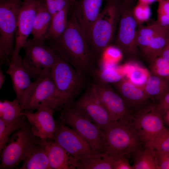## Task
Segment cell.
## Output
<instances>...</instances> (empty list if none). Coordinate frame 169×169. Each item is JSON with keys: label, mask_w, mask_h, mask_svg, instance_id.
<instances>
[{"label": "cell", "mask_w": 169, "mask_h": 169, "mask_svg": "<svg viewBox=\"0 0 169 169\" xmlns=\"http://www.w3.org/2000/svg\"><path fill=\"white\" fill-rule=\"evenodd\" d=\"M61 58L78 71L86 75L95 69L96 59L76 18L72 5L69 11L67 27L57 38L49 41Z\"/></svg>", "instance_id": "6da1fadb"}, {"label": "cell", "mask_w": 169, "mask_h": 169, "mask_svg": "<svg viewBox=\"0 0 169 169\" xmlns=\"http://www.w3.org/2000/svg\"><path fill=\"white\" fill-rule=\"evenodd\" d=\"M105 152L115 156H126L144 144L132 122L114 121L103 131Z\"/></svg>", "instance_id": "7a4b0ae2"}, {"label": "cell", "mask_w": 169, "mask_h": 169, "mask_svg": "<svg viewBox=\"0 0 169 169\" xmlns=\"http://www.w3.org/2000/svg\"><path fill=\"white\" fill-rule=\"evenodd\" d=\"M106 0L105 5L93 24L87 38L96 59L110 45L121 10L116 0Z\"/></svg>", "instance_id": "3957f363"}, {"label": "cell", "mask_w": 169, "mask_h": 169, "mask_svg": "<svg viewBox=\"0 0 169 169\" xmlns=\"http://www.w3.org/2000/svg\"><path fill=\"white\" fill-rule=\"evenodd\" d=\"M40 144V140L26 122L12 134L0 152V169L16 167Z\"/></svg>", "instance_id": "277c9868"}, {"label": "cell", "mask_w": 169, "mask_h": 169, "mask_svg": "<svg viewBox=\"0 0 169 169\" xmlns=\"http://www.w3.org/2000/svg\"><path fill=\"white\" fill-rule=\"evenodd\" d=\"M23 111L32 112L43 107L62 109L59 94L51 71L44 73L32 82L20 102Z\"/></svg>", "instance_id": "5b68a950"}, {"label": "cell", "mask_w": 169, "mask_h": 169, "mask_svg": "<svg viewBox=\"0 0 169 169\" xmlns=\"http://www.w3.org/2000/svg\"><path fill=\"white\" fill-rule=\"evenodd\" d=\"M51 73L59 95L62 109L72 104L85 86L86 75L60 57Z\"/></svg>", "instance_id": "8992f818"}, {"label": "cell", "mask_w": 169, "mask_h": 169, "mask_svg": "<svg viewBox=\"0 0 169 169\" xmlns=\"http://www.w3.org/2000/svg\"><path fill=\"white\" fill-rule=\"evenodd\" d=\"M22 0H0V64L8 66L15 46Z\"/></svg>", "instance_id": "52a82bcc"}, {"label": "cell", "mask_w": 169, "mask_h": 169, "mask_svg": "<svg viewBox=\"0 0 169 169\" xmlns=\"http://www.w3.org/2000/svg\"><path fill=\"white\" fill-rule=\"evenodd\" d=\"M60 118L88 143L94 153L105 152L102 131L72 104L62 109Z\"/></svg>", "instance_id": "ba28073f"}, {"label": "cell", "mask_w": 169, "mask_h": 169, "mask_svg": "<svg viewBox=\"0 0 169 169\" xmlns=\"http://www.w3.org/2000/svg\"><path fill=\"white\" fill-rule=\"evenodd\" d=\"M23 49V62L32 78L36 79L43 74L51 71L59 56L55 50L45 43L27 40Z\"/></svg>", "instance_id": "9c48e42d"}, {"label": "cell", "mask_w": 169, "mask_h": 169, "mask_svg": "<svg viewBox=\"0 0 169 169\" xmlns=\"http://www.w3.org/2000/svg\"><path fill=\"white\" fill-rule=\"evenodd\" d=\"M132 124L144 145L149 146L165 128L156 104L145 105L133 114Z\"/></svg>", "instance_id": "30bf717a"}, {"label": "cell", "mask_w": 169, "mask_h": 169, "mask_svg": "<svg viewBox=\"0 0 169 169\" xmlns=\"http://www.w3.org/2000/svg\"><path fill=\"white\" fill-rule=\"evenodd\" d=\"M72 104L102 131L112 122L93 82L88 86L82 95Z\"/></svg>", "instance_id": "8fae6325"}, {"label": "cell", "mask_w": 169, "mask_h": 169, "mask_svg": "<svg viewBox=\"0 0 169 169\" xmlns=\"http://www.w3.org/2000/svg\"><path fill=\"white\" fill-rule=\"evenodd\" d=\"M93 82L99 97L110 116L112 121H123L132 122L133 114L125 101L109 83L94 79Z\"/></svg>", "instance_id": "7c38bea8"}, {"label": "cell", "mask_w": 169, "mask_h": 169, "mask_svg": "<svg viewBox=\"0 0 169 169\" xmlns=\"http://www.w3.org/2000/svg\"><path fill=\"white\" fill-rule=\"evenodd\" d=\"M54 140L78 162L94 153L82 137L61 122L57 123Z\"/></svg>", "instance_id": "4fadbf2b"}, {"label": "cell", "mask_w": 169, "mask_h": 169, "mask_svg": "<svg viewBox=\"0 0 169 169\" xmlns=\"http://www.w3.org/2000/svg\"><path fill=\"white\" fill-rule=\"evenodd\" d=\"M40 0H24L17 21L15 46L13 56L20 55L21 50L32 34L34 21Z\"/></svg>", "instance_id": "5bb4252c"}, {"label": "cell", "mask_w": 169, "mask_h": 169, "mask_svg": "<svg viewBox=\"0 0 169 169\" xmlns=\"http://www.w3.org/2000/svg\"><path fill=\"white\" fill-rule=\"evenodd\" d=\"M54 110L43 107L35 112L23 111L33 133L39 139H54L57 126L53 117Z\"/></svg>", "instance_id": "9a60e30c"}, {"label": "cell", "mask_w": 169, "mask_h": 169, "mask_svg": "<svg viewBox=\"0 0 169 169\" xmlns=\"http://www.w3.org/2000/svg\"><path fill=\"white\" fill-rule=\"evenodd\" d=\"M116 43L122 52L134 54L138 52L136 38L138 24L132 12L121 9L119 19Z\"/></svg>", "instance_id": "2e32d148"}, {"label": "cell", "mask_w": 169, "mask_h": 169, "mask_svg": "<svg viewBox=\"0 0 169 169\" xmlns=\"http://www.w3.org/2000/svg\"><path fill=\"white\" fill-rule=\"evenodd\" d=\"M6 73L11 78L16 99L20 102L32 82L31 76L20 55L13 56Z\"/></svg>", "instance_id": "e0dca14e"}, {"label": "cell", "mask_w": 169, "mask_h": 169, "mask_svg": "<svg viewBox=\"0 0 169 169\" xmlns=\"http://www.w3.org/2000/svg\"><path fill=\"white\" fill-rule=\"evenodd\" d=\"M103 1L77 0L73 5L76 18L87 41L91 28L100 12Z\"/></svg>", "instance_id": "ac0fdd59"}, {"label": "cell", "mask_w": 169, "mask_h": 169, "mask_svg": "<svg viewBox=\"0 0 169 169\" xmlns=\"http://www.w3.org/2000/svg\"><path fill=\"white\" fill-rule=\"evenodd\" d=\"M39 140L45 150L51 169H78V161L54 140Z\"/></svg>", "instance_id": "d6986e66"}, {"label": "cell", "mask_w": 169, "mask_h": 169, "mask_svg": "<svg viewBox=\"0 0 169 169\" xmlns=\"http://www.w3.org/2000/svg\"><path fill=\"white\" fill-rule=\"evenodd\" d=\"M114 84L118 94L131 111L139 110L149 99L143 88L134 84L125 78Z\"/></svg>", "instance_id": "ffe728a7"}, {"label": "cell", "mask_w": 169, "mask_h": 169, "mask_svg": "<svg viewBox=\"0 0 169 169\" xmlns=\"http://www.w3.org/2000/svg\"><path fill=\"white\" fill-rule=\"evenodd\" d=\"M52 16L44 0H40L35 18L32 34L34 41L45 43L50 25Z\"/></svg>", "instance_id": "44dd1931"}, {"label": "cell", "mask_w": 169, "mask_h": 169, "mask_svg": "<svg viewBox=\"0 0 169 169\" xmlns=\"http://www.w3.org/2000/svg\"><path fill=\"white\" fill-rule=\"evenodd\" d=\"M19 102L15 98L12 101L6 99L0 101V119L4 121L20 127L26 119L23 114Z\"/></svg>", "instance_id": "7402d4cb"}, {"label": "cell", "mask_w": 169, "mask_h": 169, "mask_svg": "<svg viewBox=\"0 0 169 169\" xmlns=\"http://www.w3.org/2000/svg\"><path fill=\"white\" fill-rule=\"evenodd\" d=\"M115 159L105 152L94 153L79 161L77 169H114Z\"/></svg>", "instance_id": "603a6c76"}, {"label": "cell", "mask_w": 169, "mask_h": 169, "mask_svg": "<svg viewBox=\"0 0 169 169\" xmlns=\"http://www.w3.org/2000/svg\"><path fill=\"white\" fill-rule=\"evenodd\" d=\"M121 66L125 78L134 84L144 88L151 75L146 68L135 62L127 63Z\"/></svg>", "instance_id": "cb8c5ba5"}, {"label": "cell", "mask_w": 169, "mask_h": 169, "mask_svg": "<svg viewBox=\"0 0 169 169\" xmlns=\"http://www.w3.org/2000/svg\"><path fill=\"white\" fill-rule=\"evenodd\" d=\"M132 169H158L154 150L143 145L133 154Z\"/></svg>", "instance_id": "d4e9b609"}, {"label": "cell", "mask_w": 169, "mask_h": 169, "mask_svg": "<svg viewBox=\"0 0 169 169\" xmlns=\"http://www.w3.org/2000/svg\"><path fill=\"white\" fill-rule=\"evenodd\" d=\"M73 4L67 5L52 16L46 41H49L57 38L65 31L68 24L69 11Z\"/></svg>", "instance_id": "484cf974"}, {"label": "cell", "mask_w": 169, "mask_h": 169, "mask_svg": "<svg viewBox=\"0 0 169 169\" xmlns=\"http://www.w3.org/2000/svg\"><path fill=\"white\" fill-rule=\"evenodd\" d=\"M19 169H51L44 148L40 143L23 161Z\"/></svg>", "instance_id": "4316f807"}, {"label": "cell", "mask_w": 169, "mask_h": 169, "mask_svg": "<svg viewBox=\"0 0 169 169\" xmlns=\"http://www.w3.org/2000/svg\"><path fill=\"white\" fill-rule=\"evenodd\" d=\"M167 79L151 74L144 87L149 99L158 101L169 89Z\"/></svg>", "instance_id": "83f0119b"}, {"label": "cell", "mask_w": 169, "mask_h": 169, "mask_svg": "<svg viewBox=\"0 0 169 169\" xmlns=\"http://www.w3.org/2000/svg\"><path fill=\"white\" fill-rule=\"evenodd\" d=\"M169 30L166 29L156 35L151 39L144 55L150 63L160 56L164 47L168 43Z\"/></svg>", "instance_id": "f1b7e54d"}, {"label": "cell", "mask_w": 169, "mask_h": 169, "mask_svg": "<svg viewBox=\"0 0 169 169\" xmlns=\"http://www.w3.org/2000/svg\"><path fill=\"white\" fill-rule=\"evenodd\" d=\"M91 75L94 79L105 82L114 83L125 78L121 66H103L100 69H95Z\"/></svg>", "instance_id": "f546056e"}, {"label": "cell", "mask_w": 169, "mask_h": 169, "mask_svg": "<svg viewBox=\"0 0 169 169\" xmlns=\"http://www.w3.org/2000/svg\"><path fill=\"white\" fill-rule=\"evenodd\" d=\"M102 56L103 66H114L122 59V51L117 46H109L103 51Z\"/></svg>", "instance_id": "4dcf8cb0"}, {"label": "cell", "mask_w": 169, "mask_h": 169, "mask_svg": "<svg viewBox=\"0 0 169 169\" xmlns=\"http://www.w3.org/2000/svg\"><path fill=\"white\" fill-rule=\"evenodd\" d=\"M150 63V68L152 74L169 80V62L159 56Z\"/></svg>", "instance_id": "1f68e13d"}, {"label": "cell", "mask_w": 169, "mask_h": 169, "mask_svg": "<svg viewBox=\"0 0 169 169\" xmlns=\"http://www.w3.org/2000/svg\"><path fill=\"white\" fill-rule=\"evenodd\" d=\"M158 6L156 22L163 27L169 29V0H157Z\"/></svg>", "instance_id": "d6a6232c"}, {"label": "cell", "mask_w": 169, "mask_h": 169, "mask_svg": "<svg viewBox=\"0 0 169 169\" xmlns=\"http://www.w3.org/2000/svg\"><path fill=\"white\" fill-rule=\"evenodd\" d=\"M149 146L156 151H169V128L165 127Z\"/></svg>", "instance_id": "836d02e7"}, {"label": "cell", "mask_w": 169, "mask_h": 169, "mask_svg": "<svg viewBox=\"0 0 169 169\" xmlns=\"http://www.w3.org/2000/svg\"><path fill=\"white\" fill-rule=\"evenodd\" d=\"M20 127L6 122L0 119V152L11 135Z\"/></svg>", "instance_id": "e575fe53"}, {"label": "cell", "mask_w": 169, "mask_h": 169, "mask_svg": "<svg viewBox=\"0 0 169 169\" xmlns=\"http://www.w3.org/2000/svg\"><path fill=\"white\" fill-rule=\"evenodd\" d=\"M133 16L137 24H140L147 21L150 18L151 11L149 5L138 3L132 11Z\"/></svg>", "instance_id": "d590c367"}, {"label": "cell", "mask_w": 169, "mask_h": 169, "mask_svg": "<svg viewBox=\"0 0 169 169\" xmlns=\"http://www.w3.org/2000/svg\"><path fill=\"white\" fill-rule=\"evenodd\" d=\"M166 29L169 30L162 27L156 22L151 24L140 27L137 29L136 35L152 38Z\"/></svg>", "instance_id": "8d00e7d4"}, {"label": "cell", "mask_w": 169, "mask_h": 169, "mask_svg": "<svg viewBox=\"0 0 169 169\" xmlns=\"http://www.w3.org/2000/svg\"><path fill=\"white\" fill-rule=\"evenodd\" d=\"M49 12L52 16L67 5L73 4L76 0H44Z\"/></svg>", "instance_id": "74e56055"}, {"label": "cell", "mask_w": 169, "mask_h": 169, "mask_svg": "<svg viewBox=\"0 0 169 169\" xmlns=\"http://www.w3.org/2000/svg\"><path fill=\"white\" fill-rule=\"evenodd\" d=\"M156 109L162 116L169 110V89L156 104Z\"/></svg>", "instance_id": "f35d334b"}, {"label": "cell", "mask_w": 169, "mask_h": 169, "mask_svg": "<svg viewBox=\"0 0 169 169\" xmlns=\"http://www.w3.org/2000/svg\"><path fill=\"white\" fill-rule=\"evenodd\" d=\"M114 169H132L127 157L126 156H115Z\"/></svg>", "instance_id": "ab89813d"}, {"label": "cell", "mask_w": 169, "mask_h": 169, "mask_svg": "<svg viewBox=\"0 0 169 169\" xmlns=\"http://www.w3.org/2000/svg\"><path fill=\"white\" fill-rule=\"evenodd\" d=\"M154 151L157 161H165L169 162V151Z\"/></svg>", "instance_id": "60d3db41"}, {"label": "cell", "mask_w": 169, "mask_h": 169, "mask_svg": "<svg viewBox=\"0 0 169 169\" xmlns=\"http://www.w3.org/2000/svg\"><path fill=\"white\" fill-rule=\"evenodd\" d=\"M160 56L169 62V43L164 47Z\"/></svg>", "instance_id": "b9f144b4"}, {"label": "cell", "mask_w": 169, "mask_h": 169, "mask_svg": "<svg viewBox=\"0 0 169 169\" xmlns=\"http://www.w3.org/2000/svg\"><path fill=\"white\" fill-rule=\"evenodd\" d=\"M158 169H169V162L165 161H157Z\"/></svg>", "instance_id": "7bdbcfd3"}, {"label": "cell", "mask_w": 169, "mask_h": 169, "mask_svg": "<svg viewBox=\"0 0 169 169\" xmlns=\"http://www.w3.org/2000/svg\"><path fill=\"white\" fill-rule=\"evenodd\" d=\"M164 123L169 127V110L162 116Z\"/></svg>", "instance_id": "ee69618b"}, {"label": "cell", "mask_w": 169, "mask_h": 169, "mask_svg": "<svg viewBox=\"0 0 169 169\" xmlns=\"http://www.w3.org/2000/svg\"><path fill=\"white\" fill-rule=\"evenodd\" d=\"M6 77L2 69H0V89L3 85L5 80Z\"/></svg>", "instance_id": "f6af8a7d"}, {"label": "cell", "mask_w": 169, "mask_h": 169, "mask_svg": "<svg viewBox=\"0 0 169 169\" xmlns=\"http://www.w3.org/2000/svg\"><path fill=\"white\" fill-rule=\"evenodd\" d=\"M138 3L147 5H149L150 4L152 3L157 0H138Z\"/></svg>", "instance_id": "bcb514c9"}, {"label": "cell", "mask_w": 169, "mask_h": 169, "mask_svg": "<svg viewBox=\"0 0 169 169\" xmlns=\"http://www.w3.org/2000/svg\"><path fill=\"white\" fill-rule=\"evenodd\" d=\"M168 43H169V36L168 38Z\"/></svg>", "instance_id": "7dc6e473"}, {"label": "cell", "mask_w": 169, "mask_h": 169, "mask_svg": "<svg viewBox=\"0 0 169 169\" xmlns=\"http://www.w3.org/2000/svg\"></svg>", "instance_id": "c3c4849f"}]
</instances>
